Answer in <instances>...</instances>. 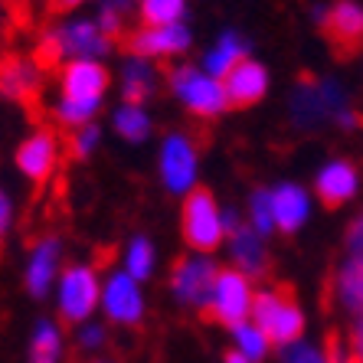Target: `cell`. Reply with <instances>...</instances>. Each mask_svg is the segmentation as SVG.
Segmentation results:
<instances>
[{"mask_svg":"<svg viewBox=\"0 0 363 363\" xmlns=\"http://www.w3.org/2000/svg\"><path fill=\"white\" fill-rule=\"evenodd\" d=\"M180 229H184V242L194 252L210 255L220 249L223 242V213L216 206V196L206 186H194L184 200V213H180Z\"/></svg>","mask_w":363,"mask_h":363,"instance_id":"3","label":"cell"},{"mask_svg":"<svg viewBox=\"0 0 363 363\" xmlns=\"http://www.w3.org/2000/svg\"><path fill=\"white\" fill-rule=\"evenodd\" d=\"M184 13V0H141L138 17L147 30H161V26H174Z\"/></svg>","mask_w":363,"mask_h":363,"instance_id":"23","label":"cell"},{"mask_svg":"<svg viewBox=\"0 0 363 363\" xmlns=\"http://www.w3.org/2000/svg\"><path fill=\"white\" fill-rule=\"evenodd\" d=\"M118 46L131 56H138V60H167V56H177L190 46V33L180 23L161 26V30L141 26V30H131V33L121 36Z\"/></svg>","mask_w":363,"mask_h":363,"instance_id":"12","label":"cell"},{"mask_svg":"<svg viewBox=\"0 0 363 363\" xmlns=\"http://www.w3.org/2000/svg\"><path fill=\"white\" fill-rule=\"evenodd\" d=\"M328 121H337L340 128L360 125V115L350 111L347 105V95L337 82L330 79H314L304 72L295 85V95H291V125L301 128V131H314V128L328 125Z\"/></svg>","mask_w":363,"mask_h":363,"instance_id":"1","label":"cell"},{"mask_svg":"<svg viewBox=\"0 0 363 363\" xmlns=\"http://www.w3.org/2000/svg\"><path fill=\"white\" fill-rule=\"evenodd\" d=\"M347 252H363V213L347 229Z\"/></svg>","mask_w":363,"mask_h":363,"instance_id":"31","label":"cell"},{"mask_svg":"<svg viewBox=\"0 0 363 363\" xmlns=\"http://www.w3.org/2000/svg\"><path fill=\"white\" fill-rule=\"evenodd\" d=\"M272 210H275V226L281 233H295L308 216V196L298 186H281L272 194Z\"/></svg>","mask_w":363,"mask_h":363,"instance_id":"20","label":"cell"},{"mask_svg":"<svg viewBox=\"0 0 363 363\" xmlns=\"http://www.w3.org/2000/svg\"><path fill=\"white\" fill-rule=\"evenodd\" d=\"M220 265H213L210 259H177L170 269V288L190 308H206L213 298V285H216Z\"/></svg>","mask_w":363,"mask_h":363,"instance_id":"10","label":"cell"},{"mask_svg":"<svg viewBox=\"0 0 363 363\" xmlns=\"http://www.w3.org/2000/svg\"><path fill=\"white\" fill-rule=\"evenodd\" d=\"M347 344H350V363H363V314L357 324L347 330Z\"/></svg>","mask_w":363,"mask_h":363,"instance_id":"30","label":"cell"},{"mask_svg":"<svg viewBox=\"0 0 363 363\" xmlns=\"http://www.w3.org/2000/svg\"><path fill=\"white\" fill-rule=\"evenodd\" d=\"M62 43V56H76V60H89V56H101L111 50V40L101 33L95 23H72L56 30Z\"/></svg>","mask_w":363,"mask_h":363,"instance_id":"18","label":"cell"},{"mask_svg":"<svg viewBox=\"0 0 363 363\" xmlns=\"http://www.w3.org/2000/svg\"><path fill=\"white\" fill-rule=\"evenodd\" d=\"M92 363H111V360H92Z\"/></svg>","mask_w":363,"mask_h":363,"instance_id":"36","label":"cell"},{"mask_svg":"<svg viewBox=\"0 0 363 363\" xmlns=\"http://www.w3.org/2000/svg\"><path fill=\"white\" fill-rule=\"evenodd\" d=\"M252 321L265 334L269 344L295 347L298 337L304 334V314L298 308L295 285L291 281H279V285L252 295Z\"/></svg>","mask_w":363,"mask_h":363,"instance_id":"2","label":"cell"},{"mask_svg":"<svg viewBox=\"0 0 363 363\" xmlns=\"http://www.w3.org/2000/svg\"><path fill=\"white\" fill-rule=\"evenodd\" d=\"M154 76H157V69L144 66L141 60L128 62V69H125V105L128 108H141V101H147V95L157 85Z\"/></svg>","mask_w":363,"mask_h":363,"instance_id":"21","label":"cell"},{"mask_svg":"<svg viewBox=\"0 0 363 363\" xmlns=\"http://www.w3.org/2000/svg\"><path fill=\"white\" fill-rule=\"evenodd\" d=\"M115 128H118L121 138H131V141H141V138H147V128H151V121H147V115H144L141 108H121L118 115H115Z\"/></svg>","mask_w":363,"mask_h":363,"instance_id":"25","label":"cell"},{"mask_svg":"<svg viewBox=\"0 0 363 363\" xmlns=\"http://www.w3.org/2000/svg\"><path fill=\"white\" fill-rule=\"evenodd\" d=\"M236 340H239V350H242L249 360H259V357H265V350H269V340H265V334L255 324H239L236 328Z\"/></svg>","mask_w":363,"mask_h":363,"instance_id":"26","label":"cell"},{"mask_svg":"<svg viewBox=\"0 0 363 363\" xmlns=\"http://www.w3.org/2000/svg\"><path fill=\"white\" fill-rule=\"evenodd\" d=\"M223 363H252L249 357L242 354V350H226V357H223Z\"/></svg>","mask_w":363,"mask_h":363,"instance_id":"35","label":"cell"},{"mask_svg":"<svg viewBox=\"0 0 363 363\" xmlns=\"http://www.w3.org/2000/svg\"><path fill=\"white\" fill-rule=\"evenodd\" d=\"M288 363H328V357H324V350H314L308 344H295L288 350Z\"/></svg>","mask_w":363,"mask_h":363,"instance_id":"29","label":"cell"},{"mask_svg":"<svg viewBox=\"0 0 363 363\" xmlns=\"http://www.w3.org/2000/svg\"><path fill=\"white\" fill-rule=\"evenodd\" d=\"M233 259H236V272H242L249 281H262L272 275V259L265 252L262 233L255 226H233Z\"/></svg>","mask_w":363,"mask_h":363,"instance_id":"14","label":"cell"},{"mask_svg":"<svg viewBox=\"0 0 363 363\" xmlns=\"http://www.w3.org/2000/svg\"><path fill=\"white\" fill-rule=\"evenodd\" d=\"M161 174H164V184L170 190L184 194L186 186L194 184V174H196V147L190 144V138H167L164 141V154H161Z\"/></svg>","mask_w":363,"mask_h":363,"instance_id":"15","label":"cell"},{"mask_svg":"<svg viewBox=\"0 0 363 363\" xmlns=\"http://www.w3.org/2000/svg\"><path fill=\"white\" fill-rule=\"evenodd\" d=\"M318 26L334 60L347 62L363 50V7L354 0H334L328 10L318 13Z\"/></svg>","mask_w":363,"mask_h":363,"instance_id":"5","label":"cell"},{"mask_svg":"<svg viewBox=\"0 0 363 363\" xmlns=\"http://www.w3.org/2000/svg\"><path fill=\"white\" fill-rule=\"evenodd\" d=\"M56 259H60V242L52 236H46L43 242H33V259H30V269H26V285H30V291L36 298L46 295L52 272H56Z\"/></svg>","mask_w":363,"mask_h":363,"instance_id":"19","label":"cell"},{"mask_svg":"<svg viewBox=\"0 0 363 363\" xmlns=\"http://www.w3.org/2000/svg\"><path fill=\"white\" fill-rule=\"evenodd\" d=\"M62 154H66V131H62V128H52V125H40L33 135L20 144L17 164L26 177L33 180L36 190H43V186L52 180L56 167H60Z\"/></svg>","mask_w":363,"mask_h":363,"instance_id":"6","label":"cell"},{"mask_svg":"<svg viewBox=\"0 0 363 363\" xmlns=\"http://www.w3.org/2000/svg\"><path fill=\"white\" fill-rule=\"evenodd\" d=\"M242 60H245V43L239 40L236 33H226L220 43H216V50H210L206 69H210V76H226L229 69Z\"/></svg>","mask_w":363,"mask_h":363,"instance_id":"22","label":"cell"},{"mask_svg":"<svg viewBox=\"0 0 363 363\" xmlns=\"http://www.w3.org/2000/svg\"><path fill=\"white\" fill-rule=\"evenodd\" d=\"M269 89V76H265V69L259 62H252L245 56L242 62L229 69L226 76H223V92H226V105L229 108H249L255 101L265 95Z\"/></svg>","mask_w":363,"mask_h":363,"instance_id":"13","label":"cell"},{"mask_svg":"<svg viewBox=\"0 0 363 363\" xmlns=\"http://www.w3.org/2000/svg\"><path fill=\"white\" fill-rule=\"evenodd\" d=\"M105 311L118 324H138L141 321V295L131 275H115L105 288Z\"/></svg>","mask_w":363,"mask_h":363,"instance_id":"17","label":"cell"},{"mask_svg":"<svg viewBox=\"0 0 363 363\" xmlns=\"http://www.w3.org/2000/svg\"><path fill=\"white\" fill-rule=\"evenodd\" d=\"M200 318L206 324H223L233 330L252 318V288H249V279L242 272L220 269L216 285H213V298L200 311Z\"/></svg>","mask_w":363,"mask_h":363,"instance_id":"4","label":"cell"},{"mask_svg":"<svg viewBox=\"0 0 363 363\" xmlns=\"http://www.w3.org/2000/svg\"><path fill=\"white\" fill-rule=\"evenodd\" d=\"M357 167L350 161H337V164H328L318 177V200L328 206V210H337L344 206L350 196L357 194Z\"/></svg>","mask_w":363,"mask_h":363,"instance_id":"16","label":"cell"},{"mask_svg":"<svg viewBox=\"0 0 363 363\" xmlns=\"http://www.w3.org/2000/svg\"><path fill=\"white\" fill-rule=\"evenodd\" d=\"M164 76H167L170 89L186 101L190 115H196V118L210 121V118H216L223 108H229L223 82H216L213 76H200V72L190 66H174V69L164 66Z\"/></svg>","mask_w":363,"mask_h":363,"instance_id":"7","label":"cell"},{"mask_svg":"<svg viewBox=\"0 0 363 363\" xmlns=\"http://www.w3.org/2000/svg\"><path fill=\"white\" fill-rule=\"evenodd\" d=\"M101 340H105V330H101V328H89L82 337H79V344H76V357L85 354V350H92V347H99Z\"/></svg>","mask_w":363,"mask_h":363,"instance_id":"32","label":"cell"},{"mask_svg":"<svg viewBox=\"0 0 363 363\" xmlns=\"http://www.w3.org/2000/svg\"><path fill=\"white\" fill-rule=\"evenodd\" d=\"M151 242L147 239H135L131 242V249H128V275L131 279H147L151 275Z\"/></svg>","mask_w":363,"mask_h":363,"instance_id":"27","label":"cell"},{"mask_svg":"<svg viewBox=\"0 0 363 363\" xmlns=\"http://www.w3.org/2000/svg\"><path fill=\"white\" fill-rule=\"evenodd\" d=\"M56 360H60V330L43 321L33 334V344H30V363H56Z\"/></svg>","mask_w":363,"mask_h":363,"instance_id":"24","label":"cell"},{"mask_svg":"<svg viewBox=\"0 0 363 363\" xmlns=\"http://www.w3.org/2000/svg\"><path fill=\"white\" fill-rule=\"evenodd\" d=\"M252 223L259 233H269L275 226V210H272V190H255L252 194Z\"/></svg>","mask_w":363,"mask_h":363,"instance_id":"28","label":"cell"},{"mask_svg":"<svg viewBox=\"0 0 363 363\" xmlns=\"http://www.w3.org/2000/svg\"><path fill=\"white\" fill-rule=\"evenodd\" d=\"M79 4H85V0H46V7H50V13H66V10L79 7Z\"/></svg>","mask_w":363,"mask_h":363,"instance_id":"33","label":"cell"},{"mask_svg":"<svg viewBox=\"0 0 363 363\" xmlns=\"http://www.w3.org/2000/svg\"><path fill=\"white\" fill-rule=\"evenodd\" d=\"M99 304V272L92 265H69L62 272L60 288V318L62 324H79L95 311Z\"/></svg>","mask_w":363,"mask_h":363,"instance_id":"9","label":"cell"},{"mask_svg":"<svg viewBox=\"0 0 363 363\" xmlns=\"http://www.w3.org/2000/svg\"><path fill=\"white\" fill-rule=\"evenodd\" d=\"M324 308L363 314V252H350L344 265L330 272L328 285H324Z\"/></svg>","mask_w":363,"mask_h":363,"instance_id":"11","label":"cell"},{"mask_svg":"<svg viewBox=\"0 0 363 363\" xmlns=\"http://www.w3.org/2000/svg\"><path fill=\"white\" fill-rule=\"evenodd\" d=\"M0 95L23 105L33 118H40L43 72L36 69V62L20 52H0Z\"/></svg>","mask_w":363,"mask_h":363,"instance_id":"8","label":"cell"},{"mask_svg":"<svg viewBox=\"0 0 363 363\" xmlns=\"http://www.w3.org/2000/svg\"><path fill=\"white\" fill-rule=\"evenodd\" d=\"M7 223H10V200L0 194V245H4V233H7Z\"/></svg>","mask_w":363,"mask_h":363,"instance_id":"34","label":"cell"}]
</instances>
